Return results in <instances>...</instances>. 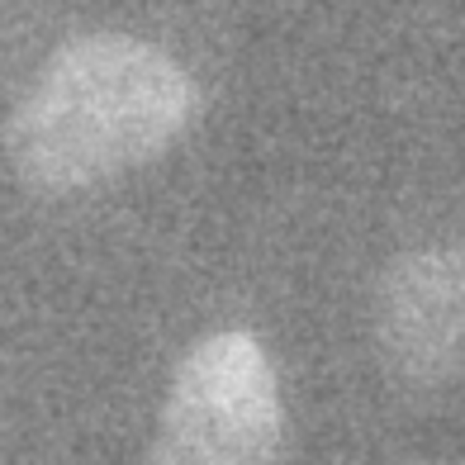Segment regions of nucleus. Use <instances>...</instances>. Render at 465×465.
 Listing matches in <instances>:
<instances>
[{
  "instance_id": "1",
  "label": "nucleus",
  "mask_w": 465,
  "mask_h": 465,
  "mask_svg": "<svg viewBox=\"0 0 465 465\" xmlns=\"http://www.w3.org/2000/svg\"><path fill=\"white\" fill-rule=\"evenodd\" d=\"M195 119V86L143 38L91 34L62 48L10 124L15 166L34 190L67 195L166 153Z\"/></svg>"
},
{
  "instance_id": "2",
  "label": "nucleus",
  "mask_w": 465,
  "mask_h": 465,
  "mask_svg": "<svg viewBox=\"0 0 465 465\" xmlns=\"http://www.w3.org/2000/svg\"><path fill=\"white\" fill-rule=\"evenodd\" d=\"M281 385L252 332H214L185 356L147 465H276Z\"/></svg>"
},
{
  "instance_id": "3",
  "label": "nucleus",
  "mask_w": 465,
  "mask_h": 465,
  "mask_svg": "<svg viewBox=\"0 0 465 465\" xmlns=\"http://www.w3.org/2000/svg\"><path fill=\"white\" fill-rule=\"evenodd\" d=\"M375 328L385 356L409 380L465 390V242L390 266Z\"/></svg>"
}]
</instances>
